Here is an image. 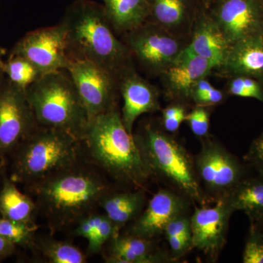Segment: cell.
<instances>
[{
	"instance_id": "29",
	"label": "cell",
	"mask_w": 263,
	"mask_h": 263,
	"mask_svg": "<svg viewBox=\"0 0 263 263\" xmlns=\"http://www.w3.org/2000/svg\"><path fill=\"white\" fill-rule=\"evenodd\" d=\"M226 95L214 87L206 78L200 79L194 86L190 99L198 106L209 107L219 105L224 101Z\"/></svg>"
},
{
	"instance_id": "21",
	"label": "cell",
	"mask_w": 263,
	"mask_h": 263,
	"mask_svg": "<svg viewBox=\"0 0 263 263\" xmlns=\"http://www.w3.org/2000/svg\"><path fill=\"white\" fill-rule=\"evenodd\" d=\"M110 252L105 258L110 263H155L164 262L152 240L134 235H118L110 240Z\"/></svg>"
},
{
	"instance_id": "18",
	"label": "cell",
	"mask_w": 263,
	"mask_h": 263,
	"mask_svg": "<svg viewBox=\"0 0 263 263\" xmlns=\"http://www.w3.org/2000/svg\"><path fill=\"white\" fill-rule=\"evenodd\" d=\"M148 20L190 41L199 8L195 0H148Z\"/></svg>"
},
{
	"instance_id": "24",
	"label": "cell",
	"mask_w": 263,
	"mask_h": 263,
	"mask_svg": "<svg viewBox=\"0 0 263 263\" xmlns=\"http://www.w3.org/2000/svg\"><path fill=\"white\" fill-rule=\"evenodd\" d=\"M35 202L22 193L11 179L5 178L0 191V215L5 219L19 222L34 224L32 214Z\"/></svg>"
},
{
	"instance_id": "40",
	"label": "cell",
	"mask_w": 263,
	"mask_h": 263,
	"mask_svg": "<svg viewBox=\"0 0 263 263\" xmlns=\"http://www.w3.org/2000/svg\"><path fill=\"white\" fill-rule=\"evenodd\" d=\"M0 159H1V157H0ZM2 166H3V163H2V162H0V168H1Z\"/></svg>"
},
{
	"instance_id": "16",
	"label": "cell",
	"mask_w": 263,
	"mask_h": 263,
	"mask_svg": "<svg viewBox=\"0 0 263 263\" xmlns=\"http://www.w3.org/2000/svg\"><path fill=\"white\" fill-rule=\"evenodd\" d=\"M214 70L210 62L197 56L187 46L160 76L169 98L189 100L195 85Z\"/></svg>"
},
{
	"instance_id": "14",
	"label": "cell",
	"mask_w": 263,
	"mask_h": 263,
	"mask_svg": "<svg viewBox=\"0 0 263 263\" xmlns=\"http://www.w3.org/2000/svg\"><path fill=\"white\" fill-rule=\"evenodd\" d=\"M187 209L186 197L161 190L154 195L146 210L137 218L128 235L152 240L163 234L170 221L176 216L186 214Z\"/></svg>"
},
{
	"instance_id": "4",
	"label": "cell",
	"mask_w": 263,
	"mask_h": 263,
	"mask_svg": "<svg viewBox=\"0 0 263 263\" xmlns=\"http://www.w3.org/2000/svg\"><path fill=\"white\" fill-rule=\"evenodd\" d=\"M12 154L10 179L29 187L81 162L84 149L68 133L38 126Z\"/></svg>"
},
{
	"instance_id": "37",
	"label": "cell",
	"mask_w": 263,
	"mask_h": 263,
	"mask_svg": "<svg viewBox=\"0 0 263 263\" xmlns=\"http://www.w3.org/2000/svg\"><path fill=\"white\" fill-rule=\"evenodd\" d=\"M247 160L263 175V132L251 145Z\"/></svg>"
},
{
	"instance_id": "41",
	"label": "cell",
	"mask_w": 263,
	"mask_h": 263,
	"mask_svg": "<svg viewBox=\"0 0 263 263\" xmlns=\"http://www.w3.org/2000/svg\"><path fill=\"white\" fill-rule=\"evenodd\" d=\"M2 74H3V72H2L1 70H0V76H2Z\"/></svg>"
},
{
	"instance_id": "15",
	"label": "cell",
	"mask_w": 263,
	"mask_h": 263,
	"mask_svg": "<svg viewBox=\"0 0 263 263\" xmlns=\"http://www.w3.org/2000/svg\"><path fill=\"white\" fill-rule=\"evenodd\" d=\"M119 84L124 103L121 117L127 130L133 134L135 122L140 116L160 110L158 90L141 77L135 67L120 76Z\"/></svg>"
},
{
	"instance_id": "22",
	"label": "cell",
	"mask_w": 263,
	"mask_h": 263,
	"mask_svg": "<svg viewBox=\"0 0 263 263\" xmlns=\"http://www.w3.org/2000/svg\"><path fill=\"white\" fill-rule=\"evenodd\" d=\"M116 33L125 34L141 26L149 16L148 0H102Z\"/></svg>"
},
{
	"instance_id": "5",
	"label": "cell",
	"mask_w": 263,
	"mask_h": 263,
	"mask_svg": "<svg viewBox=\"0 0 263 263\" xmlns=\"http://www.w3.org/2000/svg\"><path fill=\"white\" fill-rule=\"evenodd\" d=\"M26 94L39 127L65 132L81 141L89 118L67 70L43 75Z\"/></svg>"
},
{
	"instance_id": "36",
	"label": "cell",
	"mask_w": 263,
	"mask_h": 263,
	"mask_svg": "<svg viewBox=\"0 0 263 263\" xmlns=\"http://www.w3.org/2000/svg\"><path fill=\"white\" fill-rule=\"evenodd\" d=\"M168 241L173 258L176 259L182 257L190 249L193 248L192 236L190 235H175L166 237Z\"/></svg>"
},
{
	"instance_id": "19",
	"label": "cell",
	"mask_w": 263,
	"mask_h": 263,
	"mask_svg": "<svg viewBox=\"0 0 263 263\" xmlns=\"http://www.w3.org/2000/svg\"><path fill=\"white\" fill-rule=\"evenodd\" d=\"M221 70L230 76L253 78L263 84V32L232 44Z\"/></svg>"
},
{
	"instance_id": "10",
	"label": "cell",
	"mask_w": 263,
	"mask_h": 263,
	"mask_svg": "<svg viewBox=\"0 0 263 263\" xmlns=\"http://www.w3.org/2000/svg\"><path fill=\"white\" fill-rule=\"evenodd\" d=\"M10 54L29 60L43 75L66 70L71 61L63 24L27 33L15 43Z\"/></svg>"
},
{
	"instance_id": "6",
	"label": "cell",
	"mask_w": 263,
	"mask_h": 263,
	"mask_svg": "<svg viewBox=\"0 0 263 263\" xmlns=\"http://www.w3.org/2000/svg\"><path fill=\"white\" fill-rule=\"evenodd\" d=\"M152 176L168 180L185 197L204 205L203 190L195 171V162L181 144L167 133L147 124L133 134Z\"/></svg>"
},
{
	"instance_id": "23",
	"label": "cell",
	"mask_w": 263,
	"mask_h": 263,
	"mask_svg": "<svg viewBox=\"0 0 263 263\" xmlns=\"http://www.w3.org/2000/svg\"><path fill=\"white\" fill-rule=\"evenodd\" d=\"M221 200L233 212L243 211L252 220H263V179H242Z\"/></svg>"
},
{
	"instance_id": "34",
	"label": "cell",
	"mask_w": 263,
	"mask_h": 263,
	"mask_svg": "<svg viewBox=\"0 0 263 263\" xmlns=\"http://www.w3.org/2000/svg\"><path fill=\"white\" fill-rule=\"evenodd\" d=\"M164 233L166 237L175 236V235L192 236L190 217H189L186 214L176 216L167 224Z\"/></svg>"
},
{
	"instance_id": "3",
	"label": "cell",
	"mask_w": 263,
	"mask_h": 263,
	"mask_svg": "<svg viewBox=\"0 0 263 263\" xmlns=\"http://www.w3.org/2000/svg\"><path fill=\"white\" fill-rule=\"evenodd\" d=\"M81 143L93 163L120 182L140 187L152 177L118 108L89 121Z\"/></svg>"
},
{
	"instance_id": "44",
	"label": "cell",
	"mask_w": 263,
	"mask_h": 263,
	"mask_svg": "<svg viewBox=\"0 0 263 263\" xmlns=\"http://www.w3.org/2000/svg\"><path fill=\"white\" fill-rule=\"evenodd\" d=\"M263 221V220H262Z\"/></svg>"
},
{
	"instance_id": "30",
	"label": "cell",
	"mask_w": 263,
	"mask_h": 263,
	"mask_svg": "<svg viewBox=\"0 0 263 263\" xmlns=\"http://www.w3.org/2000/svg\"><path fill=\"white\" fill-rule=\"evenodd\" d=\"M243 263H263V234L251 226L243 253Z\"/></svg>"
},
{
	"instance_id": "9",
	"label": "cell",
	"mask_w": 263,
	"mask_h": 263,
	"mask_svg": "<svg viewBox=\"0 0 263 263\" xmlns=\"http://www.w3.org/2000/svg\"><path fill=\"white\" fill-rule=\"evenodd\" d=\"M82 100L89 122L117 108L119 79L88 60H71L67 70Z\"/></svg>"
},
{
	"instance_id": "33",
	"label": "cell",
	"mask_w": 263,
	"mask_h": 263,
	"mask_svg": "<svg viewBox=\"0 0 263 263\" xmlns=\"http://www.w3.org/2000/svg\"><path fill=\"white\" fill-rule=\"evenodd\" d=\"M162 114L164 129L169 133L178 131L187 114L184 107L180 104L169 105L162 110Z\"/></svg>"
},
{
	"instance_id": "42",
	"label": "cell",
	"mask_w": 263,
	"mask_h": 263,
	"mask_svg": "<svg viewBox=\"0 0 263 263\" xmlns=\"http://www.w3.org/2000/svg\"><path fill=\"white\" fill-rule=\"evenodd\" d=\"M2 0H0V3H1Z\"/></svg>"
},
{
	"instance_id": "7",
	"label": "cell",
	"mask_w": 263,
	"mask_h": 263,
	"mask_svg": "<svg viewBox=\"0 0 263 263\" xmlns=\"http://www.w3.org/2000/svg\"><path fill=\"white\" fill-rule=\"evenodd\" d=\"M124 35L133 58L152 76H160L190 42L149 21Z\"/></svg>"
},
{
	"instance_id": "39",
	"label": "cell",
	"mask_w": 263,
	"mask_h": 263,
	"mask_svg": "<svg viewBox=\"0 0 263 263\" xmlns=\"http://www.w3.org/2000/svg\"><path fill=\"white\" fill-rule=\"evenodd\" d=\"M6 54V50L4 48L0 47V63L3 61V57Z\"/></svg>"
},
{
	"instance_id": "32",
	"label": "cell",
	"mask_w": 263,
	"mask_h": 263,
	"mask_svg": "<svg viewBox=\"0 0 263 263\" xmlns=\"http://www.w3.org/2000/svg\"><path fill=\"white\" fill-rule=\"evenodd\" d=\"M193 134L199 138H206L210 127V114L206 107L196 105L186 114V120Z\"/></svg>"
},
{
	"instance_id": "35",
	"label": "cell",
	"mask_w": 263,
	"mask_h": 263,
	"mask_svg": "<svg viewBox=\"0 0 263 263\" xmlns=\"http://www.w3.org/2000/svg\"><path fill=\"white\" fill-rule=\"evenodd\" d=\"M103 216V214L93 213L86 216L78 222L74 234L76 236L83 237L86 240L89 239L98 228Z\"/></svg>"
},
{
	"instance_id": "2",
	"label": "cell",
	"mask_w": 263,
	"mask_h": 263,
	"mask_svg": "<svg viewBox=\"0 0 263 263\" xmlns=\"http://www.w3.org/2000/svg\"><path fill=\"white\" fill-rule=\"evenodd\" d=\"M35 197L36 209L50 226L62 229L78 224L93 214L109 188L95 170L81 162L28 187Z\"/></svg>"
},
{
	"instance_id": "11",
	"label": "cell",
	"mask_w": 263,
	"mask_h": 263,
	"mask_svg": "<svg viewBox=\"0 0 263 263\" xmlns=\"http://www.w3.org/2000/svg\"><path fill=\"white\" fill-rule=\"evenodd\" d=\"M195 167L200 185L205 186L216 201L224 198L243 177L239 161L222 145L211 138L202 141Z\"/></svg>"
},
{
	"instance_id": "27",
	"label": "cell",
	"mask_w": 263,
	"mask_h": 263,
	"mask_svg": "<svg viewBox=\"0 0 263 263\" xmlns=\"http://www.w3.org/2000/svg\"><path fill=\"white\" fill-rule=\"evenodd\" d=\"M37 226L34 224L19 222L0 218V235L9 240L15 245L30 247L34 241L33 237Z\"/></svg>"
},
{
	"instance_id": "26",
	"label": "cell",
	"mask_w": 263,
	"mask_h": 263,
	"mask_svg": "<svg viewBox=\"0 0 263 263\" xmlns=\"http://www.w3.org/2000/svg\"><path fill=\"white\" fill-rule=\"evenodd\" d=\"M39 249L43 257L51 263H84L86 257L82 252L70 243L53 238L40 240Z\"/></svg>"
},
{
	"instance_id": "1",
	"label": "cell",
	"mask_w": 263,
	"mask_h": 263,
	"mask_svg": "<svg viewBox=\"0 0 263 263\" xmlns=\"http://www.w3.org/2000/svg\"><path fill=\"white\" fill-rule=\"evenodd\" d=\"M67 36L69 56L96 64L118 79L134 67L129 48L118 39L103 5L75 0L60 21Z\"/></svg>"
},
{
	"instance_id": "12",
	"label": "cell",
	"mask_w": 263,
	"mask_h": 263,
	"mask_svg": "<svg viewBox=\"0 0 263 263\" xmlns=\"http://www.w3.org/2000/svg\"><path fill=\"white\" fill-rule=\"evenodd\" d=\"M208 11L230 46L263 32V0H210Z\"/></svg>"
},
{
	"instance_id": "28",
	"label": "cell",
	"mask_w": 263,
	"mask_h": 263,
	"mask_svg": "<svg viewBox=\"0 0 263 263\" xmlns=\"http://www.w3.org/2000/svg\"><path fill=\"white\" fill-rule=\"evenodd\" d=\"M227 91L233 96L256 99L263 103V84L249 76H231Z\"/></svg>"
},
{
	"instance_id": "25",
	"label": "cell",
	"mask_w": 263,
	"mask_h": 263,
	"mask_svg": "<svg viewBox=\"0 0 263 263\" xmlns=\"http://www.w3.org/2000/svg\"><path fill=\"white\" fill-rule=\"evenodd\" d=\"M0 70L13 84L26 91L43 76L29 60L18 55L9 54L6 61L0 63Z\"/></svg>"
},
{
	"instance_id": "8",
	"label": "cell",
	"mask_w": 263,
	"mask_h": 263,
	"mask_svg": "<svg viewBox=\"0 0 263 263\" xmlns=\"http://www.w3.org/2000/svg\"><path fill=\"white\" fill-rule=\"evenodd\" d=\"M38 127L26 91L0 76V157L13 153Z\"/></svg>"
},
{
	"instance_id": "31",
	"label": "cell",
	"mask_w": 263,
	"mask_h": 263,
	"mask_svg": "<svg viewBox=\"0 0 263 263\" xmlns=\"http://www.w3.org/2000/svg\"><path fill=\"white\" fill-rule=\"evenodd\" d=\"M114 235V226L108 216L103 214L102 220L92 235L88 239V252L90 254L101 252L104 245L109 241Z\"/></svg>"
},
{
	"instance_id": "38",
	"label": "cell",
	"mask_w": 263,
	"mask_h": 263,
	"mask_svg": "<svg viewBox=\"0 0 263 263\" xmlns=\"http://www.w3.org/2000/svg\"><path fill=\"white\" fill-rule=\"evenodd\" d=\"M15 246L9 240L0 235V259L7 258L14 253Z\"/></svg>"
},
{
	"instance_id": "43",
	"label": "cell",
	"mask_w": 263,
	"mask_h": 263,
	"mask_svg": "<svg viewBox=\"0 0 263 263\" xmlns=\"http://www.w3.org/2000/svg\"><path fill=\"white\" fill-rule=\"evenodd\" d=\"M209 1H210V0H209Z\"/></svg>"
},
{
	"instance_id": "13",
	"label": "cell",
	"mask_w": 263,
	"mask_h": 263,
	"mask_svg": "<svg viewBox=\"0 0 263 263\" xmlns=\"http://www.w3.org/2000/svg\"><path fill=\"white\" fill-rule=\"evenodd\" d=\"M233 212L224 200L216 201L214 207L196 208L190 216L193 248L216 258L226 245Z\"/></svg>"
},
{
	"instance_id": "17",
	"label": "cell",
	"mask_w": 263,
	"mask_h": 263,
	"mask_svg": "<svg viewBox=\"0 0 263 263\" xmlns=\"http://www.w3.org/2000/svg\"><path fill=\"white\" fill-rule=\"evenodd\" d=\"M188 48L197 56L221 70L230 45L219 26L205 10H199L194 22Z\"/></svg>"
},
{
	"instance_id": "20",
	"label": "cell",
	"mask_w": 263,
	"mask_h": 263,
	"mask_svg": "<svg viewBox=\"0 0 263 263\" xmlns=\"http://www.w3.org/2000/svg\"><path fill=\"white\" fill-rule=\"evenodd\" d=\"M145 202L146 195L143 190L121 193L109 191L102 197L100 206L113 224L112 238L120 235L123 227L139 216Z\"/></svg>"
}]
</instances>
